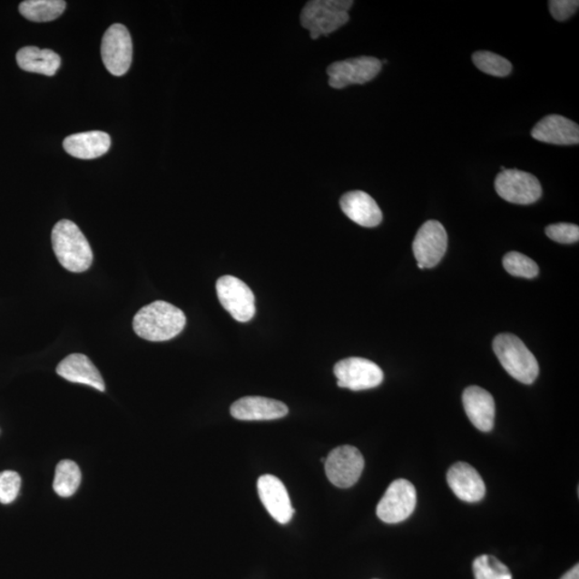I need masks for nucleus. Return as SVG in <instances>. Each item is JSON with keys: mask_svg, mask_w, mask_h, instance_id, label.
Returning a JSON list of instances; mask_svg holds the SVG:
<instances>
[{"mask_svg": "<svg viewBox=\"0 0 579 579\" xmlns=\"http://www.w3.org/2000/svg\"><path fill=\"white\" fill-rule=\"evenodd\" d=\"M185 313L176 306L156 300L137 312L132 327L135 334L145 340L161 342L175 339L186 327Z\"/></svg>", "mask_w": 579, "mask_h": 579, "instance_id": "f257e3e1", "label": "nucleus"}, {"mask_svg": "<svg viewBox=\"0 0 579 579\" xmlns=\"http://www.w3.org/2000/svg\"><path fill=\"white\" fill-rule=\"evenodd\" d=\"M52 246L64 269L83 273L92 267L91 245L74 222L63 220L55 224L52 230Z\"/></svg>", "mask_w": 579, "mask_h": 579, "instance_id": "f03ea898", "label": "nucleus"}, {"mask_svg": "<svg viewBox=\"0 0 579 579\" xmlns=\"http://www.w3.org/2000/svg\"><path fill=\"white\" fill-rule=\"evenodd\" d=\"M493 348L499 362L514 379L524 384L535 381L539 376V363L517 336L500 334L496 337Z\"/></svg>", "mask_w": 579, "mask_h": 579, "instance_id": "7ed1b4c3", "label": "nucleus"}, {"mask_svg": "<svg viewBox=\"0 0 579 579\" xmlns=\"http://www.w3.org/2000/svg\"><path fill=\"white\" fill-rule=\"evenodd\" d=\"M352 5L353 2L348 0H312L301 10V26L309 31L311 39L317 40L346 25Z\"/></svg>", "mask_w": 579, "mask_h": 579, "instance_id": "20e7f679", "label": "nucleus"}, {"mask_svg": "<svg viewBox=\"0 0 579 579\" xmlns=\"http://www.w3.org/2000/svg\"><path fill=\"white\" fill-rule=\"evenodd\" d=\"M496 191L506 202L530 205L542 197V186L533 174L517 169H505L496 177Z\"/></svg>", "mask_w": 579, "mask_h": 579, "instance_id": "39448f33", "label": "nucleus"}, {"mask_svg": "<svg viewBox=\"0 0 579 579\" xmlns=\"http://www.w3.org/2000/svg\"><path fill=\"white\" fill-rule=\"evenodd\" d=\"M218 299L234 320L250 322L256 315V298L251 289L233 276H223L216 283Z\"/></svg>", "mask_w": 579, "mask_h": 579, "instance_id": "423d86ee", "label": "nucleus"}, {"mask_svg": "<svg viewBox=\"0 0 579 579\" xmlns=\"http://www.w3.org/2000/svg\"><path fill=\"white\" fill-rule=\"evenodd\" d=\"M324 466L330 483L339 488H348L362 476L365 460L357 447L341 446L328 455Z\"/></svg>", "mask_w": 579, "mask_h": 579, "instance_id": "0eeeda50", "label": "nucleus"}, {"mask_svg": "<svg viewBox=\"0 0 579 579\" xmlns=\"http://www.w3.org/2000/svg\"><path fill=\"white\" fill-rule=\"evenodd\" d=\"M417 505V490L405 478L394 481L377 506V515L387 524H398L411 516Z\"/></svg>", "mask_w": 579, "mask_h": 579, "instance_id": "6e6552de", "label": "nucleus"}, {"mask_svg": "<svg viewBox=\"0 0 579 579\" xmlns=\"http://www.w3.org/2000/svg\"><path fill=\"white\" fill-rule=\"evenodd\" d=\"M337 384L339 388L351 391H364L379 387L384 374L376 363L362 358H348L340 360L334 368Z\"/></svg>", "mask_w": 579, "mask_h": 579, "instance_id": "1a4fd4ad", "label": "nucleus"}, {"mask_svg": "<svg viewBox=\"0 0 579 579\" xmlns=\"http://www.w3.org/2000/svg\"><path fill=\"white\" fill-rule=\"evenodd\" d=\"M382 69L379 59L370 56H360L336 62L328 68L329 84L335 90H341L348 85H362L374 80Z\"/></svg>", "mask_w": 579, "mask_h": 579, "instance_id": "9d476101", "label": "nucleus"}, {"mask_svg": "<svg viewBox=\"0 0 579 579\" xmlns=\"http://www.w3.org/2000/svg\"><path fill=\"white\" fill-rule=\"evenodd\" d=\"M132 39L127 27L114 24L105 32L102 44V56L109 73L122 76L128 73L132 63Z\"/></svg>", "mask_w": 579, "mask_h": 579, "instance_id": "9b49d317", "label": "nucleus"}, {"mask_svg": "<svg viewBox=\"0 0 579 579\" xmlns=\"http://www.w3.org/2000/svg\"><path fill=\"white\" fill-rule=\"evenodd\" d=\"M413 252L418 264L424 269H433L438 265L447 250V233L439 221H429L419 228L415 240Z\"/></svg>", "mask_w": 579, "mask_h": 579, "instance_id": "f8f14e48", "label": "nucleus"}, {"mask_svg": "<svg viewBox=\"0 0 579 579\" xmlns=\"http://www.w3.org/2000/svg\"><path fill=\"white\" fill-rule=\"evenodd\" d=\"M258 493L265 509L280 524L291 521L294 514L288 490L279 477L265 475L258 480Z\"/></svg>", "mask_w": 579, "mask_h": 579, "instance_id": "ddd939ff", "label": "nucleus"}, {"mask_svg": "<svg viewBox=\"0 0 579 579\" xmlns=\"http://www.w3.org/2000/svg\"><path fill=\"white\" fill-rule=\"evenodd\" d=\"M448 486L460 500L475 504L486 494V483L478 472L466 463H456L447 472Z\"/></svg>", "mask_w": 579, "mask_h": 579, "instance_id": "4468645a", "label": "nucleus"}, {"mask_svg": "<svg viewBox=\"0 0 579 579\" xmlns=\"http://www.w3.org/2000/svg\"><path fill=\"white\" fill-rule=\"evenodd\" d=\"M531 137L543 143L554 145H577L579 127L576 123L561 115H548L536 123Z\"/></svg>", "mask_w": 579, "mask_h": 579, "instance_id": "2eb2a0df", "label": "nucleus"}, {"mask_svg": "<svg viewBox=\"0 0 579 579\" xmlns=\"http://www.w3.org/2000/svg\"><path fill=\"white\" fill-rule=\"evenodd\" d=\"M288 413V407L281 401L259 396H248L231 406L232 417L240 421H270L285 417Z\"/></svg>", "mask_w": 579, "mask_h": 579, "instance_id": "dca6fc26", "label": "nucleus"}, {"mask_svg": "<svg viewBox=\"0 0 579 579\" xmlns=\"http://www.w3.org/2000/svg\"><path fill=\"white\" fill-rule=\"evenodd\" d=\"M466 416L475 427L484 433L494 428L496 405L492 395L480 387H469L463 394Z\"/></svg>", "mask_w": 579, "mask_h": 579, "instance_id": "f3484780", "label": "nucleus"}, {"mask_svg": "<svg viewBox=\"0 0 579 579\" xmlns=\"http://www.w3.org/2000/svg\"><path fill=\"white\" fill-rule=\"evenodd\" d=\"M340 208L353 222L364 228H375L382 222V211L376 201L364 191H351L340 199Z\"/></svg>", "mask_w": 579, "mask_h": 579, "instance_id": "a211bd4d", "label": "nucleus"}, {"mask_svg": "<svg viewBox=\"0 0 579 579\" xmlns=\"http://www.w3.org/2000/svg\"><path fill=\"white\" fill-rule=\"evenodd\" d=\"M56 372L64 380L85 384V386L96 388L100 392L105 391V384L102 374L84 354H70L58 364Z\"/></svg>", "mask_w": 579, "mask_h": 579, "instance_id": "6ab92c4d", "label": "nucleus"}, {"mask_svg": "<svg viewBox=\"0 0 579 579\" xmlns=\"http://www.w3.org/2000/svg\"><path fill=\"white\" fill-rule=\"evenodd\" d=\"M110 147V135L103 132L76 133L64 141V149L69 155L85 161L105 155Z\"/></svg>", "mask_w": 579, "mask_h": 579, "instance_id": "aec40b11", "label": "nucleus"}, {"mask_svg": "<svg viewBox=\"0 0 579 579\" xmlns=\"http://www.w3.org/2000/svg\"><path fill=\"white\" fill-rule=\"evenodd\" d=\"M16 63L27 73L53 76L61 67L62 59L54 51L41 50L37 46H25L17 52Z\"/></svg>", "mask_w": 579, "mask_h": 579, "instance_id": "412c9836", "label": "nucleus"}, {"mask_svg": "<svg viewBox=\"0 0 579 579\" xmlns=\"http://www.w3.org/2000/svg\"><path fill=\"white\" fill-rule=\"evenodd\" d=\"M66 9L63 0H26L20 5V14L33 22H51Z\"/></svg>", "mask_w": 579, "mask_h": 579, "instance_id": "4be33fe9", "label": "nucleus"}, {"mask_svg": "<svg viewBox=\"0 0 579 579\" xmlns=\"http://www.w3.org/2000/svg\"><path fill=\"white\" fill-rule=\"evenodd\" d=\"M82 474L79 466L73 460H62L56 466L53 488L61 497L68 498L79 489Z\"/></svg>", "mask_w": 579, "mask_h": 579, "instance_id": "5701e85b", "label": "nucleus"}, {"mask_svg": "<svg viewBox=\"0 0 579 579\" xmlns=\"http://www.w3.org/2000/svg\"><path fill=\"white\" fill-rule=\"evenodd\" d=\"M472 61H474L477 69H480L482 73L498 76V78H505L512 73V64L507 61L506 58L495 54L489 51H478L472 55Z\"/></svg>", "mask_w": 579, "mask_h": 579, "instance_id": "b1692460", "label": "nucleus"}, {"mask_svg": "<svg viewBox=\"0 0 579 579\" xmlns=\"http://www.w3.org/2000/svg\"><path fill=\"white\" fill-rule=\"evenodd\" d=\"M474 573L476 579H513L509 568L489 554H483L475 560Z\"/></svg>", "mask_w": 579, "mask_h": 579, "instance_id": "393cba45", "label": "nucleus"}, {"mask_svg": "<svg viewBox=\"0 0 579 579\" xmlns=\"http://www.w3.org/2000/svg\"><path fill=\"white\" fill-rule=\"evenodd\" d=\"M504 267L512 276L528 280L535 279L540 271L533 259L516 251L506 253L504 258Z\"/></svg>", "mask_w": 579, "mask_h": 579, "instance_id": "a878e982", "label": "nucleus"}, {"mask_svg": "<svg viewBox=\"0 0 579 579\" xmlns=\"http://www.w3.org/2000/svg\"><path fill=\"white\" fill-rule=\"evenodd\" d=\"M21 484V476L16 472H0V504H12L19 496Z\"/></svg>", "mask_w": 579, "mask_h": 579, "instance_id": "bb28decb", "label": "nucleus"}, {"mask_svg": "<svg viewBox=\"0 0 579 579\" xmlns=\"http://www.w3.org/2000/svg\"><path fill=\"white\" fill-rule=\"evenodd\" d=\"M545 233L549 239L560 244H574L579 240V228L576 224H552L546 228Z\"/></svg>", "mask_w": 579, "mask_h": 579, "instance_id": "cd10ccee", "label": "nucleus"}, {"mask_svg": "<svg viewBox=\"0 0 579 579\" xmlns=\"http://www.w3.org/2000/svg\"><path fill=\"white\" fill-rule=\"evenodd\" d=\"M579 7L577 0H551L548 3L549 11L554 20L564 22L576 14Z\"/></svg>", "mask_w": 579, "mask_h": 579, "instance_id": "c85d7f7f", "label": "nucleus"}, {"mask_svg": "<svg viewBox=\"0 0 579 579\" xmlns=\"http://www.w3.org/2000/svg\"><path fill=\"white\" fill-rule=\"evenodd\" d=\"M561 579H579V566L576 564L574 568H572L569 572L561 577Z\"/></svg>", "mask_w": 579, "mask_h": 579, "instance_id": "c756f323", "label": "nucleus"}]
</instances>
